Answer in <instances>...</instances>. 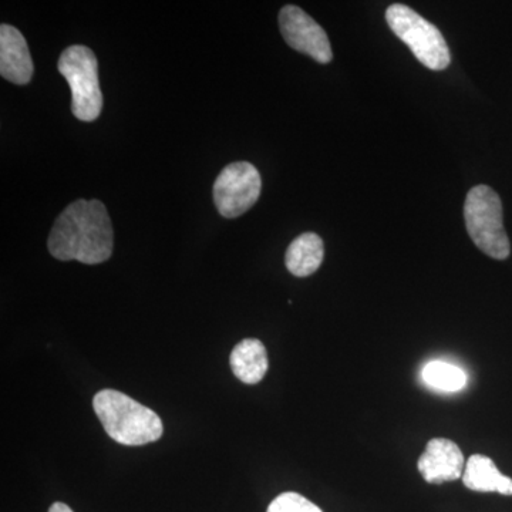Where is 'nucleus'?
Masks as SVG:
<instances>
[{"label":"nucleus","mask_w":512,"mask_h":512,"mask_svg":"<svg viewBox=\"0 0 512 512\" xmlns=\"http://www.w3.org/2000/svg\"><path fill=\"white\" fill-rule=\"evenodd\" d=\"M49 512H73L72 508L67 507L66 504L63 503H55L50 507Z\"/></svg>","instance_id":"nucleus-15"},{"label":"nucleus","mask_w":512,"mask_h":512,"mask_svg":"<svg viewBox=\"0 0 512 512\" xmlns=\"http://www.w3.org/2000/svg\"><path fill=\"white\" fill-rule=\"evenodd\" d=\"M261 188V175L254 165H227L214 184V202L218 212L225 218H237L245 214L258 201Z\"/></svg>","instance_id":"nucleus-6"},{"label":"nucleus","mask_w":512,"mask_h":512,"mask_svg":"<svg viewBox=\"0 0 512 512\" xmlns=\"http://www.w3.org/2000/svg\"><path fill=\"white\" fill-rule=\"evenodd\" d=\"M424 382L441 392H460L466 387L467 376L460 367L444 362H431L423 369Z\"/></svg>","instance_id":"nucleus-13"},{"label":"nucleus","mask_w":512,"mask_h":512,"mask_svg":"<svg viewBox=\"0 0 512 512\" xmlns=\"http://www.w3.org/2000/svg\"><path fill=\"white\" fill-rule=\"evenodd\" d=\"M279 28L285 42L318 63L332 62L329 37L318 22L298 6L288 5L279 12Z\"/></svg>","instance_id":"nucleus-7"},{"label":"nucleus","mask_w":512,"mask_h":512,"mask_svg":"<svg viewBox=\"0 0 512 512\" xmlns=\"http://www.w3.org/2000/svg\"><path fill=\"white\" fill-rule=\"evenodd\" d=\"M266 512H322L318 505L306 500L301 494L284 493L278 495Z\"/></svg>","instance_id":"nucleus-14"},{"label":"nucleus","mask_w":512,"mask_h":512,"mask_svg":"<svg viewBox=\"0 0 512 512\" xmlns=\"http://www.w3.org/2000/svg\"><path fill=\"white\" fill-rule=\"evenodd\" d=\"M114 232L106 205L99 200L72 202L57 218L47 248L59 261L96 265L113 254Z\"/></svg>","instance_id":"nucleus-1"},{"label":"nucleus","mask_w":512,"mask_h":512,"mask_svg":"<svg viewBox=\"0 0 512 512\" xmlns=\"http://www.w3.org/2000/svg\"><path fill=\"white\" fill-rule=\"evenodd\" d=\"M386 20L394 35L412 50L421 64L431 70H444L451 55L440 29L406 5H392L386 10Z\"/></svg>","instance_id":"nucleus-5"},{"label":"nucleus","mask_w":512,"mask_h":512,"mask_svg":"<svg viewBox=\"0 0 512 512\" xmlns=\"http://www.w3.org/2000/svg\"><path fill=\"white\" fill-rule=\"evenodd\" d=\"M325 256L322 238L313 232L299 235L293 239L285 255V264L288 271L298 278H305L315 274L320 268Z\"/></svg>","instance_id":"nucleus-12"},{"label":"nucleus","mask_w":512,"mask_h":512,"mask_svg":"<svg viewBox=\"0 0 512 512\" xmlns=\"http://www.w3.org/2000/svg\"><path fill=\"white\" fill-rule=\"evenodd\" d=\"M463 483L468 490L478 493L512 495V480L495 467L490 457L474 454L464 468Z\"/></svg>","instance_id":"nucleus-10"},{"label":"nucleus","mask_w":512,"mask_h":512,"mask_svg":"<svg viewBox=\"0 0 512 512\" xmlns=\"http://www.w3.org/2000/svg\"><path fill=\"white\" fill-rule=\"evenodd\" d=\"M94 412L111 439L124 446H144L163 436V421L153 410L117 390L94 396Z\"/></svg>","instance_id":"nucleus-2"},{"label":"nucleus","mask_w":512,"mask_h":512,"mask_svg":"<svg viewBox=\"0 0 512 512\" xmlns=\"http://www.w3.org/2000/svg\"><path fill=\"white\" fill-rule=\"evenodd\" d=\"M33 67L28 43L18 29L10 25L0 28V74L3 79L19 84H28L32 80Z\"/></svg>","instance_id":"nucleus-9"},{"label":"nucleus","mask_w":512,"mask_h":512,"mask_svg":"<svg viewBox=\"0 0 512 512\" xmlns=\"http://www.w3.org/2000/svg\"><path fill=\"white\" fill-rule=\"evenodd\" d=\"M468 235L474 245L490 258L504 261L511 254L510 239L503 222V204L493 188H471L464 204Z\"/></svg>","instance_id":"nucleus-3"},{"label":"nucleus","mask_w":512,"mask_h":512,"mask_svg":"<svg viewBox=\"0 0 512 512\" xmlns=\"http://www.w3.org/2000/svg\"><path fill=\"white\" fill-rule=\"evenodd\" d=\"M59 72L72 89V113L80 121L99 119L103 93L99 83V62L86 46H70L60 55Z\"/></svg>","instance_id":"nucleus-4"},{"label":"nucleus","mask_w":512,"mask_h":512,"mask_svg":"<svg viewBox=\"0 0 512 512\" xmlns=\"http://www.w3.org/2000/svg\"><path fill=\"white\" fill-rule=\"evenodd\" d=\"M231 369L242 383L256 384L268 372V353L258 339H245L231 353Z\"/></svg>","instance_id":"nucleus-11"},{"label":"nucleus","mask_w":512,"mask_h":512,"mask_svg":"<svg viewBox=\"0 0 512 512\" xmlns=\"http://www.w3.org/2000/svg\"><path fill=\"white\" fill-rule=\"evenodd\" d=\"M419 471L430 484H443L463 477L466 460L454 441L433 439L419 458Z\"/></svg>","instance_id":"nucleus-8"}]
</instances>
